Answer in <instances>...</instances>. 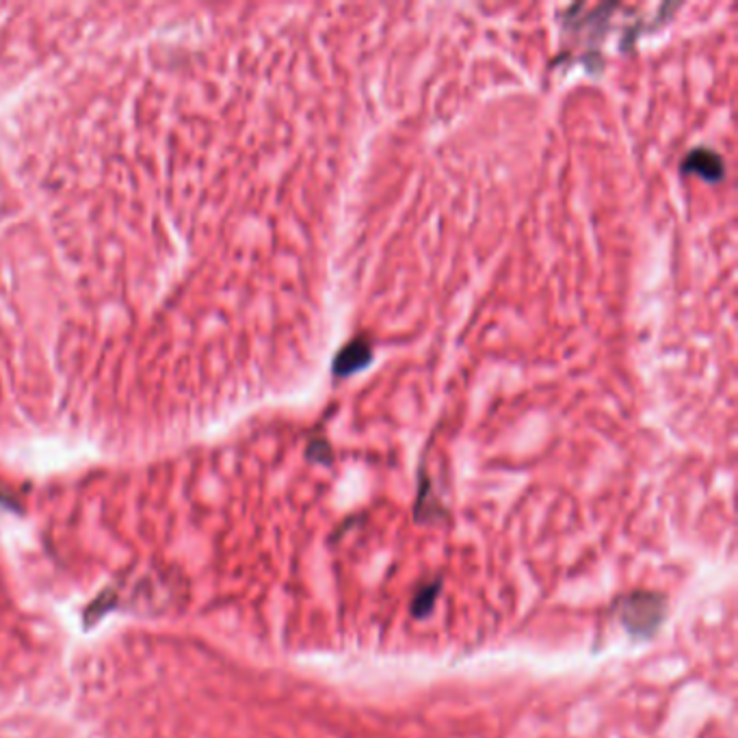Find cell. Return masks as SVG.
<instances>
[{"label":"cell","instance_id":"3957f363","mask_svg":"<svg viewBox=\"0 0 738 738\" xmlns=\"http://www.w3.org/2000/svg\"><path fill=\"white\" fill-rule=\"evenodd\" d=\"M372 360V343L367 336H358L349 340L338 356L334 358V377H351L358 370L367 369Z\"/></svg>","mask_w":738,"mask_h":738},{"label":"cell","instance_id":"7a4b0ae2","mask_svg":"<svg viewBox=\"0 0 738 738\" xmlns=\"http://www.w3.org/2000/svg\"><path fill=\"white\" fill-rule=\"evenodd\" d=\"M682 174L697 176L706 182H719L726 176L724 158L711 148H693L680 163Z\"/></svg>","mask_w":738,"mask_h":738},{"label":"cell","instance_id":"6da1fadb","mask_svg":"<svg viewBox=\"0 0 738 738\" xmlns=\"http://www.w3.org/2000/svg\"><path fill=\"white\" fill-rule=\"evenodd\" d=\"M619 622L633 637H652L667 615V600L655 591H635L619 602Z\"/></svg>","mask_w":738,"mask_h":738},{"label":"cell","instance_id":"277c9868","mask_svg":"<svg viewBox=\"0 0 738 738\" xmlns=\"http://www.w3.org/2000/svg\"><path fill=\"white\" fill-rule=\"evenodd\" d=\"M440 590H443V583L440 581H427L421 590L414 593V600H412V615L414 617H425L432 613L438 595H440Z\"/></svg>","mask_w":738,"mask_h":738}]
</instances>
